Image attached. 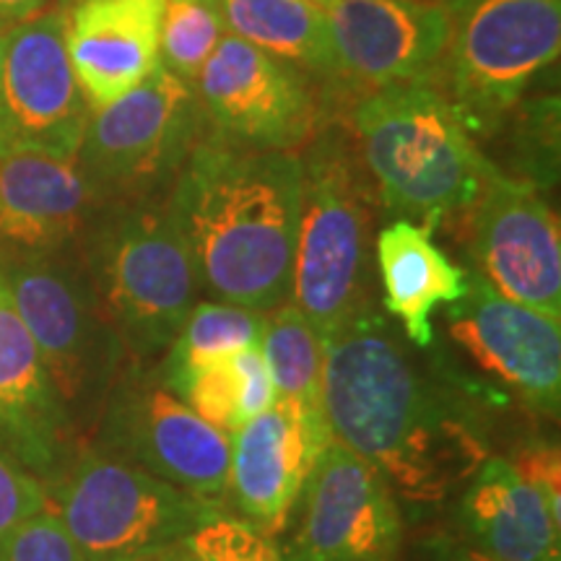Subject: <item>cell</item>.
<instances>
[{"mask_svg": "<svg viewBox=\"0 0 561 561\" xmlns=\"http://www.w3.org/2000/svg\"><path fill=\"white\" fill-rule=\"evenodd\" d=\"M333 439L382 476L403 515L453 500L491 455L496 424L432 367L382 307L322 339Z\"/></svg>", "mask_w": 561, "mask_h": 561, "instance_id": "obj_1", "label": "cell"}, {"mask_svg": "<svg viewBox=\"0 0 561 561\" xmlns=\"http://www.w3.org/2000/svg\"><path fill=\"white\" fill-rule=\"evenodd\" d=\"M299 151H248L203 133L164 198L201 294L271 312L289 301Z\"/></svg>", "mask_w": 561, "mask_h": 561, "instance_id": "obj_2", "label": "cell"}, {"mask_svg": "<svg viewBox=\"0 0 561 561\" xmlns=\"http://www.w3.org/2000/svg\"><path fill=\"white\" fill-rule=\"evenodd\" d=\"M346 128L385 214L437 231L466 221L489 159L442 87L398 83L351 104Z\"/></svg>", "mask_w": 561, "mask_h": 561, "instance_id": "obj_3", "label": "cell"}, {"mask_svg": "<svg viewBox=\"0 0 561 561\" xmlns=\"http://www.w3.org/2000/svg\"><path fill=\"white\" fill-rule=\"evenodd\" d=\"M301 191L289 301L320 339L375 310V182L348 128L331 121L299 151Z\"/></svg>", "mask_w": 561, "mask_h": 561, "instance_id": "obj_4", "label": "cell"}, {"mask_svg": "<svg viewBox=\"0 0 561 561\" xmlns=\"http://www.w3.org/2000/svg\"><path fill=\"white\" fill-rule=\"evenodd\" d=\"M424 351L494 424L559 416L561 322L502 297L476 271H468L466 294L434 314V341Z\"/></svg>", "mask_w": 561, "mask_h": 561, "instance_id": "obj_5", "label": "cell"}, {"mask_svg": "<svg viewBox=\"0 0 561 561\" xmlns=\"http://www.w3.org/2000/svg\"><path fill=\"white\" fill-rule=\"evenodd\" d=\"M79 255L128 359L153 367L201 297L193 257L164 201L110 203Z\"/></svg>", "mask_w": 561, "mask_h": 561, "instance_id": "obj_6", "label": "cell"}, {"mask_svg": "<svg viewBox=\"0 0 561 561\" xmlns=\"http://www.w3.org/2000/svg\"><path fill=\"white\" fill-rule=\"evenodd\" d=\"M0 276L37 343L55 390L81 439L128 364L121 335L104 314L79 252L0 257Z\"/></svg>", "mask_w": 561, "mask_h": 561, "instance_id": "obj_7", "label": "cell"}, {"mask_svg": "<svg viewBox=\"0 0 561 561\" xmlns=\"http://www.w3.org/2000/svg\"><path fill=\"white\" fill-rule=\"evenodd\" d=\"M45 489L83 561H144L227 515L91 442Z\"/></svg>", "mask_w": 561, "mask_h": 561, "instance_id": "obj_8", "label": "cell"}, {"mask_svg": "<svg viewBox=\"0 0 561 561\" xmlns=\"http://www.w3.org/2000/svg\"><path fill=\"white\" fill-rule=\"evenodd\" d=\"M439 3L450 16L442 91L471 136H496L530 83L557 66L561 0Z\"/></svg>", "mask_w": 561, "mask_h": 561, "instance_id": "obj_9", "label": "cell"}, {"mask_svg": "<svg viewBox=\"0 0 561 561\" xmlns=\"http://www.w3.org/2000/svg\"><path fill=\"white\" fill-rule=\"evenodd\" d=\"M203 133L193 87L159 62L121 100L89 112L73 161L107 206L164 201Z\"/></svg>", "mask_w": 561, "mask_h": 561, "instance_id": "obj_10", "label": "cell"}, {"mask_svg": "<svg viewBox=\"0 0 561 561\" xmlns=\"http://www.w3.org/2000/svg\"><path fill=\"white\" fill-rule=\"evenodd\" d=\"M193 500H229V437L195 416L149 364L128 362L89 437Z\"/></svg>", "mask_w": 561, "mask_h": 561, "instance_id": "obj_11", "label": "cell"}, {"mask_svg": "<svg viewBox=\"0 0 561 561\" xmlns=\"http://www.w3.org/2000/svg\"><path fill=\"white\" fill-rule=\"evenodd\" d=\"M318 81L227 32L193 83L206 136L248 151H301L325 121Z\"/></svg>", "mask_w": 561, "mask_h": 561, "instance_id": "obj_12", "label": "cell"}, {"mask_svg": "<svg viewBox=\"0 0 561 561\" xmlns=\"http://www.w3.org/2000/svg\"><path fill=\"white\" fill-rule=\"evenodd\" d=\"M284 561H398L405 515L367 460L331 439L289 512Z\"/></svg>", "mask_w": 561, "mask_h": 561, "instance_id": "obj_13", "label": "cell"}, {"mask_svg": "<svg viewBox=\"0 0 561 561\" xmlns=\"http://www.w3.org/2000/svg\"><path fill=\"white\" fill-rule=\"evenodd\" d=\"M89 102L66 45V3L5 26L0 50V153L76 159Z\"/></svg>", "mask_w": 561, "mask_h": 561, "instance_id": "obj_14", "label": "cell"}, {"mask_svg": "<svg viewBox=\"0 0 561 561\" xmlns=\"http://www.w3.org/2000/svg\"><path fill=\"white\" fill-rule=\"evenodd\" d=\"M466 221L473 271L491 289L561 322V229L546 193L489 161Z\"/></svg>", "mask_w": 561, "mask_h": 561, "instance_id": "obj_15", "label": "cell"}, {"mask_svg": "<svg viewBox=\"0 0 561 561\" xmlns=\"http://www.w3.org/2000/svg\"><path fill=\"white\" fill-rule=\"evenodd\" d=\"M335 58L348 96L445 76L450 16L439 0H328Z\"/></svg>", "mask_w": 561, "mask_h": 561, "instance_id": "obj_16", "label": "cell"}, {"mask_svg": "<svg viewBox=\"0 0 561 561\" xmlns=\"http://www.w3.org/2000/svg\"><path fill=\"white\" fill-rule=\"evenodd\" d=\"M331 439L325 416L284 398L231 434L229 496L244 523L276 536Z\"/></svg>", "mask_w": 561, "mask_h": 561, "instance_id": "obj_17", "label": "cell"}, {"mask_svg": "<svg viewBox=\"0 0 561 561\" xmlns=\"http://www.w3.org/2000/svg\"><path fill=\"white\" fill-rule=\"evenodd\" d=\"M87 445L0 276V447L53 483Z\"/></svg>", "mask_w": 561, "mask_h": 561, "instance_id": "obj_18", "label": "cell"}, {"mask_svg": "<svg viewBox=\"0 0 561 561\" xmlns=\"http://www.w3.org/2000/svg\"><path fill=\"white\" fill-rule=\"evenodd\" d=\"M104 208L73 159L0 153V257L79 252Z\"/></svg>", "mask_w": 561, "mask_h": 561, "instance_id": "obj_19", "label": "cell"}, {"mask_svg": "<svg viewBox=\"0 0 561 561\" xmlns=\"http://www.w3.org/2000/svg\"><path fill=\"white\" fill-rule=\"evenodd\" d=\"M164 0H68L66 45L89 110L136 89L161 53Z\"/></svg>", "mask_w": 561, "mask_h": 561, "instance_id": "obj_20", "label": "cell"}, {"mask_svg": "<svg viewBox=\"0 0 561 561\" xmlns=\"http://www.w3.org/2000/svg\"><path fill=\"white\" fill-rule=\"evenodd\" d=\"M453 500L447 528L476 551L496 561H561V525L502 455H489Z\"/></svg>", "mask_w": 561, "mask_h": 561, "instance_id": "obj_21", "label": "cell"}, {"mask_svg": "<svg viewBox=\"0 0 561 561\" xmlns=\"http://www.w3.org/2000/svg\"><path fill=\"white\" fill-rule=\"evenodd\" d=\"M375 271L382 286V310L413 346L430 348L437 307L466 294L468 271L442 252L434 231L409 219H396L377 231Z\"/></svg>", "mask_w": 561, "mask_h": 561, "instance_id": "obj_22", "label": "cell"}, {"mask_svg": "<svg viewBox=\"0 0 561 561\" xmlns=\"http://www.w3.org/2000/svg\"><path fill=\"white\" fill-rule=\"evenodd\" d=\"M229 32L273 58L325 81L335 102L351 100L335 58L325 9L312 0H224Z\"/></svg>", "mask_w": 561, "mask_h": 561, "instance_id": "obj_23", "label": "cell"}, {"mask_svg": "<svg viewBox=\"0 0 561 561\" xmlns=\"http://www.w3.org/2000/svg\"><path fill=\"white\" fill-rule=\"evenodd\" d=\"M224 437L240 432L276 401L263 348L252 346L227 359L203 364L167 388Z\"/></svg>", "mask_w": 561, "mask_h": 561, "instance_id": "obj_24", "label": "cell"}, {"mask_svg": "<svg viewBox=\"0 0 561 561\" xmlns=\"http://www.w3.org/2000/svg\"><path fill=\"white\" fill-rule=\"evenodd\" d=\"M265 322H268V312L214 299L195 301L170 348L153 364L161 385L170 388L174 380L203 364L227 359L237 351L263 346Z\"/></svg>", "mask_w": 561, "mask_h": 561, "instance_id": "obj_25", "label": "cell"}, {"mask_svg": "<svg viewBox=\"0 0 561 561\" xmlns=\"http://www.w3.org/2000/svg\"><path fill=\"white\" fill-rule=\"evenodd\" d=\"M261 348L276 398L325 416V409H322V359H325L322 339L291 301H284L268 312Z\"/></svg>", "mask_w": 561, "mask_h": 561, "instance_id": "obj_26", "label": "cell"}, {"mask_svg": "<svg viewBox=\"0 0 561 561\" xmlns=\"http://www.w3.org/2000/svg\"><path fill=\"white\" fill-rule=\"evenodd\" d=\"M502 133H507L512 146L507 167L500 172L549 193L559 180V96L538 94L530 102H520L496 136Z\"/></svg>", "mask_w": 561, "mask_h": 561, "instance_id": "obj_27", "label": "cell"}, {"mask_svg": "<svg viewBox=\"0 0 561 561\" xmlns=\"http://www.w3.org/2000/svg\"><path fill=\"white\" fill-rule=\"evenodd\" d=\"M227 32L224 0H164L161 66L193 87L203 62Z\"/></svg>", "mask_w": 561, "mask_h": 561, "instance_id": "obj_28", "label": "cell"}, {"mask_svg": "<svg viewBox=\"0 0 561 561\" xmlns=\"http://www.w3.org/2000/svg\"><path fill=\"white\" fill-rule=\"evenodd\" d=\"M198 561H284L278 546L250 523L219 515L185 538Z\"/></svg>", "mask_w": 561, "mask_h": 561, "instance_id": "obj_29", "label": "cell"}, {"mask_svg": "<svg viewBox=\"0 0 561 561\" xmlns=\"http://www.w3.org/2000/svg\"><path fill=\"white\" fill-rule=\"evenodd\" d=\"M0 561H83L50 504L0 536Z\"/></svg>", "mask_w": 561, "mask_h": 561, "instance_id": "obj_30", "label": "cell"}, {"mask_svg": "<svg viewBox=\"0 0 561 561\" xmlns=\"http://www.w3.org/2000/svg\"><path fill=\"white\" fill-rule=\"evenodd\" d=\"M512 468L538 491L549 515L561 525V455L559 442L551 437H520L512 447Z\"/></svg>", "mask_w": 561, "mask_h": 561, "instance_id": "obj_31", "label": "cell"}, {"mask_svg": "<svg viewBox=\"0 0 561 561\" xmlns=\"http://www.w3.org/2000/svg\"><path fill=\"white\" fill-rule=\"evenodd\" d=\"M45 507V483L0 447V536Z\"/></svg>", "mask_w": 561, "mask_h": 561, "instance_id": "obj_32", "label": "cell"}, {"mask_svg": "<svg viewBox=\"0 0 561 561\" xmlns=\"http://www.w3.org/2000/svg\"><path fill=\"white\" fill-rule=\"evenodd\" d=\"M419 561H496L486 553L476 551L462 538L455 536L450 528L432 533L421 541V559Z\"/></svg>", "mask_w": 561, "mask_h": 561, "instance_id": "obj_33", "label": "cell"}, {"mask_svg": "<svg viewBox=\"0 0 561 561\" xmlns=\"http://www.w3.org/2000/svg\"><path fill=\"white\" fill-rule=\"evenodd\" d=\"M53 0H0V26H11L16 21L37 16L39 11L50 9Z\"/></svg>", "mask_w": 561, "mask_h": 561, "instance_id": "obj_34", "label": "cell"}, {"mask_svg": "<svg viewBox=\"0 0 561 561\" xmlns=\"http://www.w3.org/2000/svg\"><path fill=\"white\" fill-rule=\"evenodd\" d=\"M144 561H198L193 557V551L187 549L185 543H174V546H167V549H161L157 553H151V557H146Z\"/></svg>", "mask_w": 561, "mask_h": 561, "instance_id": "obj_35", "label": "cell"}, {"mask_svg": "<svg viewBox=\"0 0 561 561\" xmlns=\"http://www.w3.org/2000/svg\"><path fill=\"white\" fill-rule=\"evenodd\" d=\"M3 34H5V26H0V50H3Z\"/></svg>", "mask_w": 561, "mask_h": 561, "instance_id": "obj_36", "label": "cell"}, {"mask_svg": "<svg viewBox=\"0 0 561 561\" xmlns=\"http://www.w3.org/2000/svg\"><path fill=\"white\" fill-rule=\"evenodd\" d=\"M312 3H318V5H325V3H328V0H312Z\"/></svg>", "mask_w": 561, "mask_h": 561, "instance_id": "obj_37", "label": "cell"}, {"mask_svg": "<svg viewBox=\"0 0 561 561\" xmlns=\"http://www.w3.org/2000/svg\"><path fill=\"white\" fill-rule=\"evenodd\" d=\"M62 3H68V0H62Z\"/></svg>", "mask_w": 561, "mask_h": 561, "instance_id": "obj_38", "label": "cell"}]
</instances>
